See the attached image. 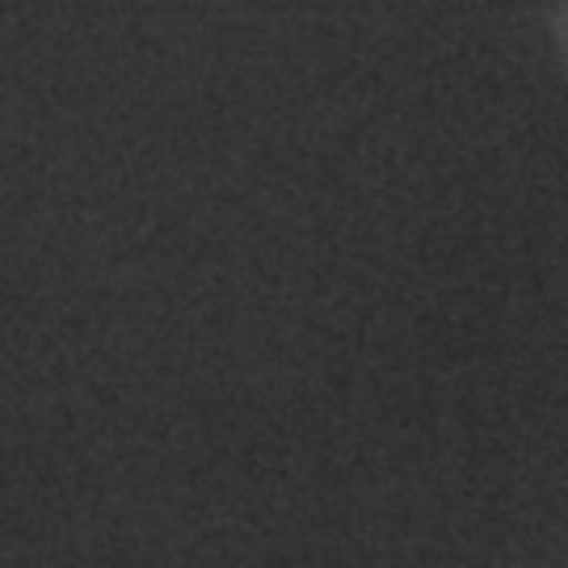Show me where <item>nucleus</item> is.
<instances>
[{"label": "nucleus", "instance_id": "obj_1", "mask_svg": "<svg viewBox=\"0 0 568 568\" xmlns=\"http://www.w3.org/2000/svg\"><path fill=\"white\" fill-rule=\"evenodd\" d=\"M556 47H560V63H565L568 72V0L560 4V13H556Z\"/></svg>", "mask_w": 568, "mask_h": 568}]
</instances>
